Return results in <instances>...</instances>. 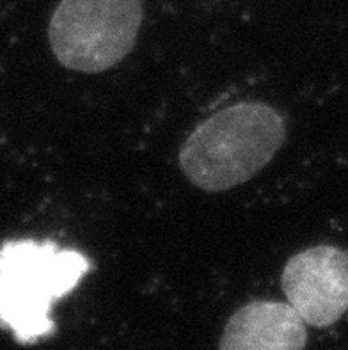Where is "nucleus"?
Listing matches in <instances>:
<instances>
[{"label":"nucleus","mask_w":348,"mask_h":350,"mask_svg":"<svg viewBox=\"0 0 348 350\" xmlns=\"http://www.w3.org/2000/svg\"><path fill=\"white\" fill-rule=\"evenodd\" d=\"M286 139V123L273 107L242 102L210 116L180 150V167L204 192H224L260 173Z\"/></svg>","instance_id":"f257e3e1"},{"label":"nucleus","mask_w":348,"mask_h":350,"mask_svg":"<svg viewBox=\"0 0 348 350\" xmlns=\"http://www.w3.org/2000/svg\"><path fill=\"white\" fill-rule=\"evenodd\" d=\"M89 260L55 242L8 240L0 245V327L20 343L53 333L52 306L66 297L89 272Z\"/></svg>","instance_id":"f03ea898"},{"label":"nucleus","mask_w":348,"mask_h":350,"mask_svg":"<svg viewBox=\"0 0 348 350\" xmlns=\"http://www.w3.org/2000/svg\"><path fill=\"white\" fill-rule=\"evenodd\" d=\"M141 23V0H61L50 18V46L68 70L102 73L132 52Z\"/></svg>","instance_id":"7ed1b4c3"},{"label":"nucleus","mask_w":348,"mask_h":350,"mask_svg":"<svg viewBox=\"0 0 348 350\" xmlns=\"http://www.w3.org/2000/svg\"><path fill=\"white\" fill-rule=\"evenodd\" d=\"M281 284L306 325L329 327L348 311V253L334 245L300 251L284 265Z\"/></svg>","instance_id":"20e7f679"},{"label":"nucleus","mask_w":348,"mask_h":350,"mask_svg":"<svg viewBox=\"0 0 348 350\" xmlns=\"http://www.w3.org/2000/svg\"><path fill=\"white\" fill-rule=\"evenodd\" d=\"M306 322L288 302L252 301L235 311L219 350H304Z\"/></svg>","instance_id":"39448f33"}]
</instances>
